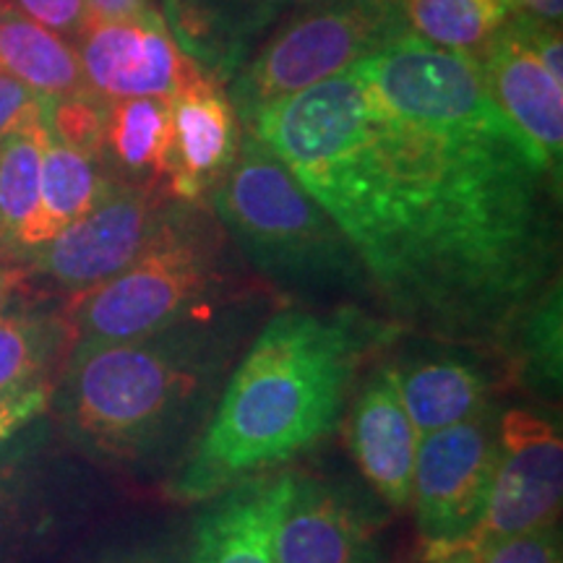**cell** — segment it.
Here are the masks:
<instances>
[{
    "mask_svg": "<svg viewBox=\"0 0 563 563\" xmlns=\"http://www.w3.org/2000/svg\"><path fill=\"white\" fill-rule=\"evenodd\" d=\"M243 129L332 217L402 332L498 352L561 277V180L470 55L410 34Z\"/></svg>",
    "mask_w": 563,
    "mask_h": 563,
    "instance_id": "cell-1",
    "label": "cell"
},
{
    "mask_svg": "<svg viewBox=\"0 0 563 563\" xmlns=\"http://www.w3.org/2000/svg\"><path fill=\"white\" fill-rule=\"evenodd\" d=\"M397 334V323L355 306L274 313L230 371L167 496L178 504L211 501L311 452L340 426L371 352Z\"/></svg>",
    "mask_w": 563,
    "mask_h": 563,
    "instance_id": "cell-2",
    "label": "cell"
},
{
    "mask_svg": "<svg viewBox=\"0 0 563 563\" xmlns=\"http://www.w3.org/2000/svg\"><path fill=\"white\" fill-rule=\"evenodd\" d=\"M256 311L235 295L139 340L74 347L53 389L70 433L131 467L186 456L249 342Z\"/></svg>",
    "mask_w": 563,
    "mask_h": 563,
    "instance_id": "cell-3",
    "label": "cell"
},
{
    "mask_svg": "<svg viewBox=\"0 0 563 563\" xmlns=\"http://www.w3.org/2000/svg\"><path fill=\"white\" fill-rule=\"evenodd\" d=\"M207 207L245 262L277 287L371 295L342 230L251 131L243 129L235 159Z\"/></svg>",
    "mask_w": 563,
    "mask_h": 563,
    "instance_id": "cell-4",
    "label": "cell"
},
{
    "mask_svg": "<svg viewBox=\"0 0 563 563\" xmlns=\"http://www.w3.org/2000/svg\"><path fill=\"white\" fill-rule=\"evenodd\" d=\"M230 238L207 203L180 201L152 249L115 277L74 292L63 316L74 347L162 332L230 300Z\"/></svg>",
    "mask_w": 563,
    "mask_h": 563,
    "instance_id": "cell-5",
    "label": "cell"
},
{
    "mask_svg": "<svg viewBox=\"0 0 563 563\" xmlns=\"http://www.w3.org/2000/svg\"><path fill=\"white\" fill-rule=\"evenodd\" d=\"M410 34L402 0H316L274 26L228 84V97L243 125Z\"/></svg>",
    "mask_w": 563,
    "mask_h": 563,
    "instance_id": "cell-6",
    "label": "cell"
},
{
    "mask_svg": "<svg viewBox=\"0 0 563 563\" xmlns=\"http://www.w3.org/2000/svg\"><path fill=\"white\" fill-rule=\"evenodd\" d=\"M180 201L157 183L112 180L87 214L24 262L68 295L115 277L152 249Z\"/></svg>",
    "mask_w": 563,
    "mask_h": 563,
    "instance_id": "cell-7",
    "label": "cell"
},
{
    "mask_svg": "<svg viewBox=\"0 0 563 563\" xmlns=\"http://www.w3.org/2000/svg\"><path fill=\"white\" fill-rule=\"evenodd\" d=\"M496 464L498 415L493 407L420 439L410 506L422 553L473 543L488 506Z\"/></svg>",
    "mask_w": 563,
    "mask_h": 563,
    "instance_id": "cell-8",
    "label": "cell"
},
{
    "mask_svg": "<svg viewBox=\"0 0 563 563\" xmlns=\"http://www.w3.org/2000/svg\"><path fill=\"white\" fill-rule=\"evenodd\" d=\"M563 506V439L534 410L511 407L498 418V464L488 506L473 534L477 551L517 534L559 527Z\"/></svg>",
    "mask_w": 563,
    "mask_h": 563,
    "instance_id": "cell-9",
    "label": "cell"
},
{
    "mask_svg": "<svg viewBox=\"0 0 563 563\" xmlns=\"http://www.w3.org/2000/svg\"><path fill=\"white\" fill-rule=\"evenodd\" d=\"M89 91L104 102L162 97L201 79V70L183 55L159 9L139 16L97 21L74 40Z\"/></svg>",
    "mask_w": 563,
    "mask_h": 563,
    "instance_id": "cell-10",
    "label": "cell"
},
{
    "mask_svg": "<svg viewBox=\"0 0 563 563\" xmlns=\"http://www.w3.org/2000/svg\"><path fill=\"white\" fill-rule=\"evenodd\" d=\"M382 514L363 493L290 473L274 527V563H376Z\"/></svg>",
    "mask_w": 563,
    "mask_h": 563,
    "instance_id": "cell-11",
    "label": "cell"
},
{
    "mask_svg": "<svg viewBox=\"0 0 563 563\" xmlns=\"http://www.w3.org/2000/svg\"><path fill=\"white\" fill-rule=\"evenodd\" d=\"M485 91L522 133L555 180L563 173V81L553 79L525 45L511 19L473 55Z\"/></svg>",
    "mask_w": 563,
    "mask_h": 563,
    "instance_id": "cell-12",
    "label": "cell"
},
{
    "mask_svg": "<svg viewBox=\"0 0 563 563\" xmlns=\"http://www.w3.org/2000/svg\"><path fill=\"white\" fill-rule=\"evenodd\" d=\"M347 443L376 496L394 509H407L420 435L405 410L391 363L378 365L357 391L347 418Z\"/></svg>",
    "mask_w": 563,
    "mask_h": 563,
    "instance_id": "cell-13",
    "label": "cell"
},
{
    "mask_svg": "<svg viewBox=\"0 0 563 563\" xmlns=\"http://www.w3.org/2000/svg\"><path fill=\"white\" fill-rule=\"evenodd\" d=\"M173 167L167 191L178 201L207 203L241 146L243 125L228 87L196 79L170 100Z\"/></svg>",
    "mask_w": 563,
    "mask_h": 563,
    "instance_id": "cell-14",
    "label": "cell"
},
{
    "mask_svg": "<svg viewBox=\"0 0 563 563\" xmlns=\"http://www.w3.org/2000/svg\"><path fill=\"white\" fill-rule=\"evenodd\" d=\"M159 13L183 55L222 87L282 21L264 0H159Z\"/></svg>",
    "mask_w": 563,
    "mask_h": 563,
    "instance_id": "cell-15",
    "label": "cell"
},
{
    "mask_svg": "<svg viewBox=\"0 0 563 563\" xmlns=\"http://www.w3.org/2000/svg\"><path fill=\"white\" fill-rule=\"evenodd\" d=\"M290 473L262 475L217 496L196 527L188 563H274V527Z\"/></svg>",
    "mask_w": 563,
    "mask_h": 563,
    "instance_id": "cell-16",
    "label": "cell"
},
{
    "mask_svg": "<svg viewBox=\"0 0 563 563\" xmlns=\"http://www.w3.org/2000/svg\"><path fill=\"white\" fill-rule=\"evenodd\" d=\"M399 394L420 439L493 407L496 376L488 365L460 355L412 357L391 363Z\"/></svg>",
    "mask_w": 563,
    "mask_h": 563,
    "instance_id": "cell-17",
    "label": "cell"
},
{
    "mask_svg": "<svg viewBox=\"0 0 563 563\" xmlns=\"http://www.w3.org/2000/svg\"><path fill=\"white\" fill-rule=\"evenodd\" d=\"M100 165L112 180L167 188L173 167L170 100L139 97L108 102Z\"/></svg>",
    "mask_w": 563,
    "mask_h": 563,
    "instance_id": "cell-18",
    "label": "cell"
},
{
    "mask_svg": "<svg viewBox=\"0 0 563 563\" xmlns=\"http://www.w3.org/2000/svg\"><path fill=\"white\" fill-rule=\"evenodd\" d=\"M110 183L112 178L104 173L100 159L47 136L40 170V211L30 235H26L21 262L42 245L51 243L70 222L87 214L100 201V196L108 191Z\"/></svg>",
    "mask_w": 563,
    "mask_h": 563,
    "instance_id": "cell-19",
    "label": "cell"
},
{
    "mask_svg": "<svg viewBox=\"0 0 563 563\" xmlns=\"http://www.w3.org/2000/svg\"><path fill=\"white\" fill-rule=\"evenodd\" d=\"M0 70L47 100L89 91L74 42L21 16L9 3L0 11Z\"/></svg>",
    "mask_w": 563,
    "mask_h": 563,
    "instance_id": "cell-20",
    "label": "cell"
},
{
    "mask_svg": "<svg viewBox=\"0 0 563 563\" xmlns=\"http://www.w3.org/2000/svg\"><path fill=\"white\" fill-rule=\"evenodd\" d=\"M47 131L45 110L0 139V253L19 262L40 211V170Z\"/></svg>",
    "mask_w": 563,
    "mask_h": 563,
    "instance_id": "cell-21",
    "label": "cell"
},
{
    "mask_svg": "<svg viewBox=\"0 0 563 563\" xmlns=\"http://www.w3.org/2000/svg\"><path fill=\"white\" fill-rule=\"evenodd\" d=\"M74 344L63 313L0 311V394L53 384V368H66Z\"/></svg>",
    "mask_w": 563,
    "mask_h": 563,
    "instance_id": "cell-22",
    "label": "cell"
},
{
    "mask_svg": "<svg viewBox=\"0 0 563 563\" xmlns=\"http://www.w3.org/2000/svg\"><path fill=\"white\" fill-rule=\"evenodd\" d=\"M561 277L553 279L534 298L511 327L501 350L509 357V371L530 391L548 399L561 397L563 329H561Z\"/></svg>",
    "mask_w": 563,
    "mask_h": 563,
    "instance_id": "cell-23",
    "label": "cell"
},
{
    "mask_svg": "<svg viewBox=\"0 0 563 563\" xmlns=\"http://www.w3.org/2000/svg\"><path fill=\"white\" fill-rule=\"evenodd\" d=\"M415 37L443 51L477 55L493 34L509 24V0H402Z\"/></svg>",
    "mask_w": 563,
    "mask_h": 563,
    "instance_id": "cell-24",
    "label": "cell"
},
{
    "mask_svg": "<svg viewBox=\"0 0 563 563\" xmlns=\"http://www.w3.org/2000/svg\"><path fill=\"white\" fill-rule=\"evenodd\" d=\"M104 115H108V102L100 100L95 91L55 97L45 104V123L51 136L97 159L102 150Z\"/></svg>",
    "mask_w": 563,
    "mask_h": 563,
    "instance_id": "cell-25",
    "label": "cell"
},
{
    "mask_svg": "<svg viewBox=\"0 0 563 563\" xmlns=\"http://www.w3.org/2000/svg\"><path fill=\"white\" fill-rule=\"evenodd\" d=\"M477 553V563H563L559 527L506 538Z\"/></svg>",
    "mask_w": 563,
    "mask_h": 563,
    "instance_id": "cell-26",
    "label": "cell"
},
{
    "mask_svg": "<svg viewBox=\"0 0 563 563\" xmlns=\"http://www.w3.org/2000/svg\"><path fill=\"white\" fill-rule=\"evenodd\" d=\"M21 16L74 42L89 24L87 0H3Z\"/></svg>",
    "mask_w": 563,
    "mask_h": 563,
    "instance_id": "cell-27",
    "label": "cell"
},
{
    "mask_svg": "<svg viewBox=\"0 0 563 563\" xmlns=\"http://www.w3.org/2000/svg\"><path fill=\"white\" fill-rule=\"evenodd\" d=\"M53 389L55 384H37L0 394V446H5L13 435L24 431L32 420H37L47 410Z\"/></svg>",
    "mask_w": 563,
    "mask_h": 563,
    "instance_id": "cell-28",
    "label": "cell"
},
{
    "mask_svg": "<svg viewBox=\"0 0 563 563\" xmlns=\"http://www.w3.org/2000/svg\"><path fill=\"white\" fill-rule=\"evenodd\" d=\"M47 97L37 95L30 87L0 70V139H5L13 129L40 115L45 110Z\"/></svg>",
    "mask_w": 563,
    "mask_h": 563,
    "instance_id": "cell-29",
    "label": "cell"
},
{
    "mask_svg": "<svg viewBox=\"0 0 563 563\" xmlns=\"http://www.w3.org/2000/svg\"><path fill=\"white\" fill-rule=\"evenodd\" d=\"M19 496V467L16 456L11 452H0V532L11 522L13 506Z\"/></svg>",
    "mask_w": 563,
    "mask_h": 563,
    "instance_id": "cell-30",
    "label": "cell"
},
{
    "mask_svg": "<svg viewBox=\"0 0 563 563\" xmlns=\"http://www.w3.org/2000/svg\"><path fill=\"white\" fill-rule=\"evenodd\" d=\"M87 9L91 19L112 21L139 16V13L157 9V5H154V0H87Z\"/></svg>",
    "mask_w": 563,
    "mask_h": 563,
    "instance_id": "cell-31",
    "label": "cell"
},
{
    "mask_svg": "<svg viewBox=\"0 0 563 563\" xmlns=\"http://www.w3.org/2000/svg\"><path fill=\"white\" fill-rule=\"evenodd\" d=\"M514 13L538 21V24L559 26L563 16V0H509Z\"/></svg>",
    "mask_w": 563,
    "mask_h": 563,
    "instance_id": "cell-32",
    "label": "cell"
},
{
    "mask_svg": "<svg viewBox=\"0 0 563 563\" xmlns=\"http://www.w3.org/2000/svg\"><path fill=\"white\" fill-rule=\"evenodd\" d=\"M24 277H26L24 266H19L11 256L0 253V311H5V302H9L13 290L24 282Z\"/></svg>",
    "mask_w": 563,
    "mask_h": 563,
    "instance_id": "cell-33",
    "label": "cell"
},
{
    "mask_svg": "<svg viewBox=\"0 0 563 563\" xmlns=\"http://www.w3.org/2000/svg\"><path fill=\"white\" fill-rule=\"evenodd\" d=\"M112 563H188V555L175 551V548H150V551L129 553Z\"/></svg>",
    "mask_w": 563,
    "mask_h": 563,
    "instance_id": "cell-34",
    "label": "cell"
},
{
    "mask_svg": "<svg viewBox=\"0 0 563 563\" xmlns=\"http://www.w3.org/2000/svg\"><path fill=\"white\" fill-rule=\"evenodd\" d=\"M477 548L475 545H456L449 551L439 553H422L420 563H477Z\"/></svg>",
    "mask_w": 563,
    "mask_h": 563,
    "instance_id": "cell-35",
    "label": "cell"
},
{
    "mask_svg": "<svg viewBox=\"0 0 563 563\" xmlns=\"http://www.w3.org/2000/svg\"><path fill=\"white\" fill-rule=\"evenodd\" d=\"M0 11H3V3H0Z\"/></svg>",
    "mask_w": 563,
    "mask_h": 563,
    "instance_id": "cell-36",
    "label": "cell"
},
{
    "mask_svg": "<svg viewBox=\"0 0 563 563\" xmlns=\"http://www.w3.org/2000/svg\"><path fill=\"white\" fill-rule=\"evenodd\" d=\"M0 3H3V0H0Z\"/></svg>",
    "mask_w": 563,
    "mask_h": 563,
    "instance_id": "cell-37",
    "label": "cell"
}]
</instances>
